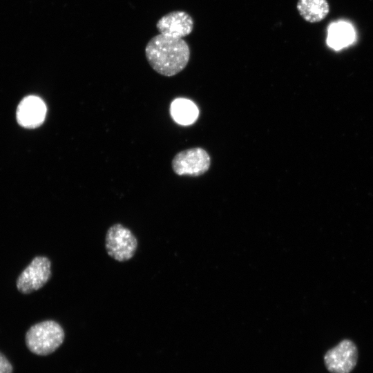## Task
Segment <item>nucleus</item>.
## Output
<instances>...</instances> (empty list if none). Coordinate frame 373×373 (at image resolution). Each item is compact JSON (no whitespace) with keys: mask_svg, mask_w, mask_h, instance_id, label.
Masks as SVG:
<instances>
[{"mask_svg":"<svg viewBox=\"0 0 373 373\" xmlns=\"http://www.w3.org/2000/svg\"><path fill=\"white\" fill-rule=\"evenodd\" d=\"M145 53L151 68L167 77L175 75L184 69L190 58L189 47L182 38L162 34L151 39Z\"/></svg>","mask_w":373,"mask_h":373,"instance_id":"f257e3e1","label":"nucleus"},{"mask_svg":"<svg viewBox=\"0 0 373 373\" xmlns=\"http://www.w3.org/2000/svg\"><path fill=\"white\" fill-rule=\"evenodd\" d=\"M64 338L62 326L53 320H46L32 325L25 336L28 350L39 356H46L56 351Z\"/></svg>","mask_w":373,"mask_h":373,"instance_id":"f03ea898","label":"nucleus"},{"mask_svg":"<svg viewBox=\"0 0 373 373\" xmlns=\"http://www.w3.org/2000/svg\"><path fill=\"white\" fill-rule=\"evenodd\" d=\"M138 241L133 232L120 223L111 226L105 237V248L109 256L118 262H126L135 255Z\"/></svg>","mask_w":373,"mask_h":373,"instance_id":"7ed1b4c3","label":"nucleus"},{"mask_svg":"<svg viewBox=\"0 0 373 373\" xmlns=\"http://www.w3.org/2000/svg\"><path fill=\"white\" fill-rule=\"evenodd\" d=\"M51 276L50 259L46 256H37L19 275L16 286L21 294H28L43 287Z\"/></svg>","mask_w":373,"mask_h":373,"instance_id":"20e7f679","label":"nucleus"},{"mask_svg":"<svg viewBox=\"0 0 373 373\" xmlns=\"http://www.w3.org/2000/svg\"><path fill=\"white\" fill-rule=\"evenodd\" d=\"M211 158L203 149L195 147L178 153L173 158V171L179 175L199 176L209 169Z\"/></svg>","mask_w":373,"mask_h":373,"instance_id":"39448f33","label":"nucleus"},{"mask_svg":"<svg viewBox=\"0 0 373 373\" xmlns=\"http://www.w3.org/2000/svg\"><path fill=\"white\" fill-rule=\"evenodd\" d=\"M357 358L355 344L345 339L326 352L324 362L331 373H350L356 365Z\"/></svg>","mask_w":373,"mask_h":373,"instance_id":"423d86ee","label":"nucleus"},{"mask_svg":"<svg viewBox=\"0 0 373 373\" xmlns=\"http://www.w3.org/2000/svg\"><path fill=\"white\" fill-rule=\"evenodd\" d=\"M16 115L17 122L21 126L35 128L43 124L46 115V106L39 97L27 96L18 105Z\"/></svg>","mask_w":373,"mask_h":373,"instance_id":"0eeeda50","label":"nucleus"},{"mask_svg":"<svg viewBox=\"0 0 373 373\" xmlns=\"http://www.w3.org/2000/svg\"><path fill=\"white\" fill-rule=\"evenodd\" d=\"M156 26L160 34L182 38L192 32L193 21L192 17L184 11H173L161 17Z\"/></svg>","mask_w":373,"mask_h":373,"instance_id":"6e6552de","label":"nucleus"},{"mask_svg":"<svg viewBox=\"0 0 373 373\" xmlns=\"http://www.w3.org/2000/svg\"><path fill=\"white\" fill-rule=\"evenodd\" d=\"M296 8L300 15L309 23L321 21L329 12L327 0H298Z\"/></svg>","mask_w":373,"mask_h":373,"instance_id":"1a4fd4ad","label":"nucleus"},{"mask_svg":"<svg viewBox=\"0 0 373 373\" xmlns=\"http://www.w3.org/2000/svg\"><path fill=\"white\" fill-rule=\"evenodd\" d=\"M170 113L178 124L190 125L198 119L199 111L192 101L185 98H177L171 104Z\"/></svg>","mask_w":373,"mask_h":373,"instance_id":"9d476101","label":"nucleus"},{"mask_svg":"<svg viewBox=\"0 0 373 373\" xmlns=\"http://www.w3.org/2000/svg\"><path fill=\"white\" fill-rule=\"evenodd\" d=\"M354 36L352 26L345 22H337L328 29L327 44L334 49L347 46L353 41Z\"/></svg>","mask_w":373,"mask_h":373,"instance_id":"9b49d317","label":"nucleus"},{"mask_svg":"<svg viewBox=\"0 0 373 373\" xmlns=\"http://www.w3.org/2000/svg\"><path fill=\"white\" fill-rule=\"evenodd\" d=\"M0 373H12V366L6 357L0 352Z\"/></svg>","mask_w":373,"mask_h":373,"instance_id":"f8f14e48","label":"nucleus"}]
</instances>
